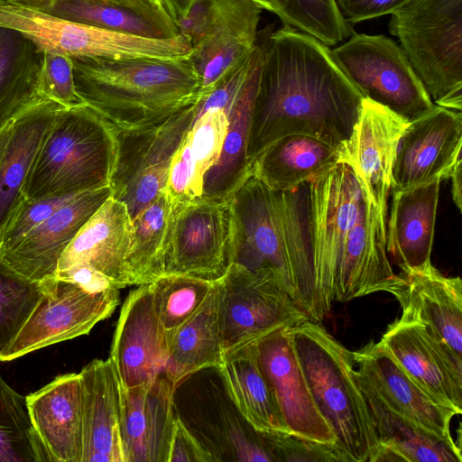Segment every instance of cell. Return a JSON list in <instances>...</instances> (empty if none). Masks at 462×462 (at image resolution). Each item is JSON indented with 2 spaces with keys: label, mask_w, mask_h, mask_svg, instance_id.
Masks as SVG:
<instances>
[{
  "label": "cell",
  "mask_w": 462,
  "mask_h": 462,
  "mask_svg": "<svg viewBox=\"0 0 462 462\" xmlns=\"http://www.w3.org/2000/svg\"><path fill=\"white\" fill-rule=\"evenodd\" d=\"M42 91L46 98L64 108L85 104L75 88L71 57L43 51Z\"/></svg>",
  "instance_id": "43"
},
{
  "label": "cell",
  "mask_w": 462,
  "mask_h": 462,
  "mask_svg": "<svg viewBox=\"0 0 462 462\" xmlns=\"http://www.w3.org/2000/svg\"><path fill=\"white\" fill-rule=\"evenodd\" d=\"M55 277L72 282L91 292L116 288L108 277L87 265H74L58 271Z\"/></svg>",
  "instance_id": "47"
},
{
  "label": "cell",
  "mask_w": 462,
  "mask_h": 462,
  "mask_svg": "<svg viewBox=\"0 0 462 462\" xmlns=\"http://www.w3.org/2000/svg\"><path fill=\"white\" fill-rule=\"evenodd\" d=\"M230 234L229 199L201 197L174 207L164 274L220 279L230 265Z\"/></svg>",
  "instance_id": "13"
},
{
  "label": "cell",
  "mask_w": 462,
  "mask_h": 462,
  "mask_svg": "<svg viewBox=\"0 0 462 462\" xmlns=\"http://www.w3.org/2000/svg\"><path fill=\"white\" fill-rule=\"evenodd\" d=\"M365 98L316 38L289 26L266 34L254 99L248 158L276 140L303 134L339 148Z\"/></svg>",
  "instance_id": "1"
},
{
  "label": "cell",
  "mask_w": 462,
  "mask_h": 462,
  "mask_svg": "<svg viewBox=\"0 0 462 462\" xmlns=\"http://www.w3.org/2000/svg\"><path fill=\"white\" fill-rule=\"evenodd\" d=\"M216 281L200 309L168 337L162 374L176 390L190 375L223 362Z\"/></svg>",
  "instance_id": "33"
},
{
  "label": "cell",
  "mask_w": 462,
  "mask_h": 462,
  "mask_svg": "<svg viewBox=\"0 0 462 462\" xmlns=\"http://www.w3.org/2000/svg\"><path fill=\"white\" fill-rule=\"evenodd\" d=\"M227 127L225 108H199L170 165L164 190L174 207L202 197L205 175L219 159Z\"/></svg>",
  "instance_id": "28"
},
{
  "label": "cell",
  "mask_w": 462,
  "mask_h": 462,
  "mask_svg": "<svg viewBox=\"0 0 462 462\" xmlns=\"http://www.w3.org/2000/svg\"><path fill=\"white\" fill-rule=\"evenodd\" d=\"M461 164H462V162H459L456 165V167L449 178L451 180L452 199L459 211H461V209H462V193H461V191H462V166H461Z\"/></svg>",
  "instance_id": "48"
},
{
  "label": "cell",
  "mask_w": 462,
  "mask_h": 462,
  "mask_svg": "<svg viewBox=\"0 0 462 462\" xmlns=\"http://www.w3.org/2000/svg\"><path fill=\"white\" fill-rule=\"evenodd\" d=\"M275 462H353L337 443L316 441L291 433H263Z\"/></svg>",
  "instance_id": "42"
},
{
  "label": "cell",
  "mask_w": 462,
  "mask_h": 462,
  "mask_svg": "<svg viewBox=\"0 0 462 462\" xmlns=\"http://www.w3.org/2000/svg\"><path fill=\"white\" fill-rule=\"evenodd\" d=\"M173 211L163 190L133 219L134 235L126 258L130 285L151 283L165 273Z\"/></svg>",
  "instance_id": "36"
},
{
  "label": "cell",
  "mask_w": 462,
  "mask_h": 462,
  "mask_svg": "<svg viewBox=\"0 0 462 462\" xmlns=\"http://www.w3.org/2000/svg\"><path fill=\"white\" fill-rule=\"evenodd\" d=\"M331 52L365 97L409 122L436 106L401 46L391 38L354 34Z\"/></svg>",
  "instance_id": "8"
},
{
  "label": "cell",
  "mask_w": 462,
  "mask_h": 462,
  "mask_svg": "<svg viewBox=\"0 0 462 462\" xmlns=\"http://www.w3.org/2000/svg\"><path fill=\"white\" fill-rule=\"evenodd\" d=\"M378 440L372 462H461V448L383 407L362 391Z\"/></svg>",
  "instance_id": "35"
},
{
  "label": "cell",
  "mask_w": 462,
  "mask_h": 462,
  "mask_svg": "<svg viewBox=\"0 0 462 462\" xmlns=\"http://www.w3.org/2000/svg\"><path fill=\"white\" fill-rule=\"evenodd\" d=\"M32 430L48 461L81 462L82 407L79 374H64L28 394Z\"/></svg>",
  "instance_id": "23"
},
{
  "label": "cell",
  "mask_w": 462,
  "mask_h": 462,
  "mask_svg": "<svg viewBox=\"0 0 462 462\" xmlns=\"http://www.w3.org/2000/svg\"><path fill=\"white\" fill-rule=\"evenodd\" d=\"M111 196L110 186L76 195L13 247L0 252V257L14 271L32 282L53 278L65 249Z\"/></svg>",
  "instance_id": "20"
},
{
  "label": "cell",
  "mask_w": 462,
  "mask_h": 462,
  "mask_svg": "<svg viewBox=\"0 0 462 462\" xmlns=\"http://www.w3.org/2000/svg\"><path fill=\"white\" fill-rule=\"evenodd\" d=\"M389 31L439 106L462 108V0H410Z\"/></svg>",
  "instance_id": "7"
},
{
  "label": "cell",
  "mask_w": 462,
  "mask_h": 462,
  "mask_svg": "<svg viewBox=\"0 0 462 462\" xmlns=\"http://www.w3.org/2000/svg\"><path fill=\"white\" fill-rule=\"evenodd\" d=\"M441 180L393 191L386 248L401 271L431 263Z\"/></svg>",
  "instance_id": "27"
},
{
  "label": "cell",
  "mask_w": 462,
  "mask_h": 462,
  "mask_svg": "<svg viewBox=\"0 0 462 462\" xmlns=\"http://www.w3.org/2000/svg\"><path fill=\"white\" fill-rule=\"evenodd\" d=\"M42 295L27 320L0 355L8 362L46 346L88 335L119 303V289L91 292L57 277L40 282Z\"/></svg>",
  "instance_id": "12"
},
{
  "label": "cell",
  "mask_w": 462,
  "mask_h": 462,
  "mask_svg": "<svg viewBox=\"0 0 462 462\" xmlns=\"http://www.w3.org/2000/svg\"><path fill=\"white\" fill-rule=\"evenodd\" d=\"M167 352L168 336L155 312L151 285H138L121 308L109 356L121 385L131 388L155 379Z\"/></svg>",
  "instance_id": "19"
},
{
  "label": "cell",
  "mask_w": 462,
  "mask_h": 462,
  "mask_svg": "<svg viewBox=\"0 0 462 462\" xmlns=\"http://www.w3.org/2000/svg\"><path fill=\"white\" fill-rule=\"evenodd\" d=\"M408 124L405 117L365 97L350 137L339 147L340 162L354 170L384 219L397 146Z\"/></svg>",
  "instance_id": "17"
},
{
  "label": "cell",
  "mask_w": 462,
  "mask_h": 462,
  "mask_svg": "<svg viewBox=\"0 0 462 462\" xmlns=\"http://www.w3.org/2000/svg\"><path fill=\"white\" fill-rule=\"evenodd\" d=\"M41 295L40 282L22 276L0 257V355L14 339Z\"/></svg>",
  "instance_id": "40"
},
{
  "label": "cell",
  "mask_w": 462,
  "mask_h": 462,
  "mask_svg": "<svg viewBox=\"0 0 462 462\" xmlns=\"http://www.w3.org/2000/svg\"><path fill=\"white\" fill-rule=\"evenodd\" d=\"M13 122L9 123L7 125H5L3 129L0 130V161L3 157L5 146L11 135Z\"/></svg>",
  "instance_id": "50"
},
{
  "label": "cell",
  "mask_w": 462,
  "mask_h": 462,
  "mask_svg": "<svg viewBox=\"0 0 462 462\" xmlns=\"http://www.w3.org/2000/svg\"><path fill=\"white\" fill-rule=\"evenodd\" d=\"M290 328H279L255 342L262 369L291 434L325 443H337L336 435L314 402Z\"/></svg>",
  "instance_id": "18"
},
{
  "label": "cell",
  "mask_w": 462,
  "mask_h": 462,
  "mask_svg": "<svg viewBox=\"0 0 462 462\" xmlns=\"http://www.w3.org/2000/svg\"><path fill=\"white\" fill-rule=\"evenodd\" d=\"M216 284L224 356L273 330L309 319L278 285L236 263H230Z\"/></svg>",
  "instance_id": "11"
},
{
  "label": "cell",
  "mask_w": 462,
  "mask_h": 462,
  "mask_svg": "<svg viewBox=\"0 0 462 462\" xmlns=\"http://www.w3.org/2000/svg\"><path fill=\"white\" fill-rule=\"evenodd\" d=\"M46 453L28 416L25 397L0 375V462H43Z\"/></svg>",
  "instance_id": "38"
},
{
  "label": "cell",
  "mask_w": 462,
  "mask_h": 462,
  "mask_svg": "<svg viewBox=\"0 0 462 462\" xmlns=\"http://www.w3.org/2000/svg\"><path fill=\"white\" fill-rule=\"evenodd\" d=\"M194 0H165L171 16L177 23L188 12Z\"/></svg>",
  "instance_id": "49"
},
{
  "label": "cell",
  "mask_w": 462,
  "mask_h": 462,
  "mask_svg": "<svg viewBox=\"0 0 462 462\" xmlns=\"http://www.w3.org/2000/svg\"><path fill=\"white\" fill-rule=\"evenodd\" d=\"M144 1L157 6L158 8L162 10L164 13H166L169 16H171L170 10L168 8V5H167L165 0H144Z\"/></svg>",
  "instance_id": "51"
},
{
  "label": "cell",
  "mask_w": 462,
  "mask_h": 462,
  "mask_svg": "<svg viewBox=\"0 0 462 462\" xmlns=\"http://www.w3.org/2000/svg\"><path fill=\"white\" fill-rule=\"evenodd\" d=\"M290 332L314 402L337 444L353 462H372L379 444L353 352L310 319L291 327Z\"/></svg>",
  "instance_id": "6"
},
{
  "label": "cell",
  "mask_w": 462,
  "mask_h": 462,
  "mask_svg": "<svg viewBox=\"0 0 462 462\" xmlns=\"http://www.w3.org/2000/svg\"><path fill=\"white\" fill-rule=\"evenodd\" d=\"M81 385V462H124L121 383L115 366L94 359L79 373Z\"/></svg>",
  "instance_id": "24"
},
{
  "label": "cell",
  "mask_w": 462,
  "mask_h": 462,
  "mask_svg": "<svg viewBox=\"0 0 462 462\" xmlns=\"http://www.w3.org/2000/svg\"><path fill=\"white\" fill-rule=\"evenodd\" d=\"M118 154L117 130L88 105L59 109L23 187L43 199L110 186Z\"/></svg>",
  "instance_id": "5"
},
{
  "label": "cell",
  "mask_w": 462,
  "mask_h": 462,
  "mask_svg": "<svg viewBox=\"0 0 462 462\" xmlns=\"http://www.w3.org/2000/svg\"><path fill=\"white\" fill-rule=\"evenodd\" d=\"M217 458L175 416L171 430L167 462H212Z\"/></svg>",
  "instance_id": "44"
},
{
  "label": "cell",
  "mask_w": 462,
  "mask_h": 462,
  "mask_svg": "<svg viewBox=\"0 0 462 462\" xmlns=\"http://www.w3.org/2000/svg\"><path fill=\"white\" fill-rule=\"evenodd\" d=\"M255 342L226 355L217 369L250 428L266 434L290 433L260 365Z\"/></svg>",
  "instance_id": "30"
},
{
  "label": "cell",
  "mask_w": 462,
  "mask_h": 462,
  "mask_svg": "<svg viewBox=\"0 0 462 462\" xmlns=\"http://www.w3.org/2000/svg\"><path fill=\"white\" fill-rule=\"evenodd\" d=\"M76 195L20 199L0 236V252L10 249Z\"/></svg>",
  "instance_id": "41"
},
{
  "label": "cell",
  "mask_w": 462,
  "mask_h": 462,
  "mask_svg": "<svg viewBox=\"0 0 462 462\" xmlns=\"http://www.w3.org/2000/svg\"><path fill=\"white\" fill-rule=\"evenodd\" d=\"M71 59L78 95L117 131L152 126L199 98L189 58Z\"/></svg>",
  "instance_id": "4"
},
{
  "label": "cell",
  "mask_w": 462,
  "mask_h": 462,
  "mask_svg": "<svg viewBox=\"0 0 462 462\" xmlns=\"http://www.w3.org/2000/svg\"><path fill=\"white\" fill-rule=\"evenodd\" d=\"M133 235L127 207L111 196L65 249L56 272L87 265L108 277L117 289L130 286L126 258Z\"/></svg>",
  "instance_id": "25"
},
{
  "label": "cell",
  "mask_w": 462,
  "mask_h": 462,
  "mask_svg": "<svg viewBox=\"0 0 462 462\" xmlns=\"http://www.w3.org/2000/svg\"><path fill=\"white\" fill-rule=\"evenodd\" d=\"M353 356L362 391L393 413L448 442H455L450 421L457 413L424 392L379 341L371 340L354 351Z\"/></svg>",
  "instance_id": "16"
},
{
  "label": "cell",
  "mask_w": 462,
  "mask_h": 462,
  "mask_svg": "<svg viewBox=\"0 0 462 462\" xmlns=\"http://www.w3.org/2000/svg\"><path fill=\"white\" fill-rule=\"evenodd\" d=\"M230 263L282 289L320 323L326 317L316 290L310 245L307 182L274 191L250 174L229 199Z\"/></svg>",
  "instance_id": "3"
},
{
  "label": "cell",
  "mask_w": 462,
  "mask_h": 462,
  "mask_svg": "<svg viewBox=\"0 0 462 462\" xmlns=\"http://www.w3.org/2000/svg\"><path fill=\"white\" fill-rule=\"evenodd\" d=\"M56 17L146 38L180 34L175 20L144 0H7Z\"/></svg>",
  "instance_id": "26"
},
{
  "label": "cell",
  "mask_w": 462,
  "mask_h": 462,
  "mask_svg": "<svg viewBox=\"0 0 462 462\" xmlns=\"http://www.w3.org/2000/svg\"><path fill=\"white\" fill-rule=\"evenodd\" d=\"M340 162V150L303 134L283 136L252 162L251 174L274 191H291Z\"/></svg>",
  "instance_id": "29"
},
{
  "label": "cell",
  "mask_w": 462,
  "mask_h": 462,
  "mask_svg": "<svg viewBox=\"0 0 462 462\" xmlns=\"http://www.w3.org/2000/svg\"><path fill=\"white\" fill-rule=\"evenodd\" d=\"M379 342L431 398L462 413V360L423 322L402 314L388 325Z\"/></svg>",
  "instance_id": "15"
},
{
  "label": "cell",
  "mask_w": 462,
  "mask_h": 462,
  "mask_svg": "<svg viewBox=\"0 0 462 462\" xmlns=\"http://www.w3.org/2000/svg\"><path fill=\"white\" fill-rule=\"evenodd\" d=\"M274 14L284 26L307 33L327 46L351 34L335 0H274Z\"/></svg>",
  "instance_id": "39"
},
{
  "label": "cell",
  "mask_w": 462,
  "mask_h": 462,
  "mask_svg": "<svg viewBox=\"0 0 462 462\" xmlns=\"http://www.w3.org/2000/svg\"><path fill=\"white\" fill-rule=\"evenodd\" d=\"M253 1L259 4L263 7V9H265V10L274 13V10H275L274 0H253Z\"/></svg>",
  "instance_id": "52"
},
{
  "label": "cell",
  "mask_w": 462,
  "mask_h": 462,
  "mask_svg": "<svg viewBox=\"0 0 462 462\" xmlns=\"http://www.w3.org/2000/svg\"><path fill=\"white\" fill-rule=\"evenodd\" d=\"M402 314L423 322L462 360V281L444 275L432 263L401 271L390 292Z\"/></svg>",
  "instance_id": "22"
},
{
  "label": "cell",
  "mask_w": 462,
  "mask_h": 462,
  "mask_svg": "<svg viewBox=\"0 0 462 462\" xmlns=\"http://www.w3.org/2000/svg\"><path fill=\"white\" fill-rule=\"evenodd\" d=\"M199 98L152 126L117 131V162L110 187L112 197L127 207L132 220L165 189L171 159L199 116Z\"/></svg>",
  "instance_id": "9"
},
{
  "label": "cell",
  "mask_w": 462,
  "mask_h": 462,
  "mask_svg": "<svg viewBox=\"0 0 462 462\" xmlns=\"http://www.w3.org/2000/svg\"><path fill=\"white\" fill-rule=\"evenodd\" d=\"M262 62L263 57L252 69L227 111L226 135L217 162L205 175L203 198L228 200L251 174L248 143Z\"/></svg>",
  "instance_id": "31"
},
{
  "label": "cell",
  "mask_w": 462,
  "mask_h": 462,
  "mask_svg": "<svg viewBox=\"0 0 462 462\" xmlns=\"http://www.w3.org/2000/svg\"><path fill=\"white\" fill-rule=\"evenodd\" d=\"M462 114L439 106L409 122L397 146L392 191L448 180L462 162Z\"/></svg>",
  "instance_id": "14"
},
{
  "label": "cell",
  "mask_w": 462,
  "mask_h": 462,
  "mask_svg": "<svg viewBox=\"0 0 462 462\" xmlns=\"http://www.w3.org/2000/svg\"><path fill=\"white\" fill-rule=\"evenodd\" d=\"M43 51L17 30L0 25V130L47 100L42 91Z\"/></svg>",
  "instance_id": "32"
},
{
  "label": "cell",
  "mask_w": 462,
  "mask_h": 462,
  "mask_svg": "<svg viewBox=\"0 0 462 462\" xmlns=\"http://www.w3.org/2000/svg\"><path fill=\"white\" fill-rule=\"evenodd\" d=\"M214 282L167 273L150 283L155 312L168 337L200 309Z\"/></svg>",
  "instance_id": "37"
},
{
  "label": "cell",
  "mask_w": 462,
  "mask_h": 462,
  "mask_svg": "<svg viewBox=\"0 0 462 462\" xmlns=\"http://www.w3.org/2000/svg\"><path fill=\"white\" fill-rule=\"evenodd\" d=\"M64 108L47 99L13 122L12 132L0 161V236L13 210L23 198V187L56 112Z\"/></svg>",
  "instance_id": "34"
},
{
  "label": "cell",
  "mask_w": 462,
  "mask_h": 462,
  "mask_svg": "<svg viewBox=\"0 0 462 462\" xmlns=\"http://www.w3.org/2000/svg\"><path fill=\"white\" fill-rule=\"evenodd\" d=\"M310 245L322 308L390 292L396 273L386 248V219L354 170L339 162L307 182Z\"/></svg>",
  "instance_id": "2"
},
{
  "label": "cell",
  "mask_w": 462,
  "mask_h": 462,
  "mask_svg": "<svg viewBox=\"0 0 462 462\" xmlns=\"http://www.w3.org/2000/svg\"><path fill=\"white\" fill-rule=\"evenodd\" d=\"M230 445L238 461L275 462L272 449L263 433L247 434L235 427L229 431Z\"/></svg>",
  "instance_id": "45"
},
{
  "label": "cell",
  "mask_w": 462,
  "mask_h": 462,
  "mask_svg": "<svg viewBox=\"0 0 462 462\" xmlns=\"http://www.w3.org/2000/svg\"><path fill=\"white\" fill-rule=\"evenodd\" d=\"M263 7L253 0H194L177 21L191 45L189 60L208 90L256 43Z\"/></svg>",
  "instance_id": "10"
},
{
  "label": "cell",
  "mask_w": 462,
  "mask_h": 462,
  "mask_svg": "<svg viewBox=\"0 0 462 462\" xmlns=\"http://www.w3.org/2000/svg\"><path fill=\"white\" fill-rule=\"evenodd\" d=\"M175 389L162 373L152 381L121 385L120 433L124 462H167Z\"/></svg>",
  "instance_id": "21"
},
{
  "label": "cell",
  "mask_w": 462,
  "mask_h": 462,
  "mask_svg": "<svg viewBox=\"0 0 462 462\" xmlns=\"http://www.w3.org/2000/svg\"><path fill=\"white\" fill-rule=\"evenodd\" d=\"M337 7L349 23L391 14L410 0H335Z\"/></svg>",
  "instance_id": "46"
}]
</instances>
